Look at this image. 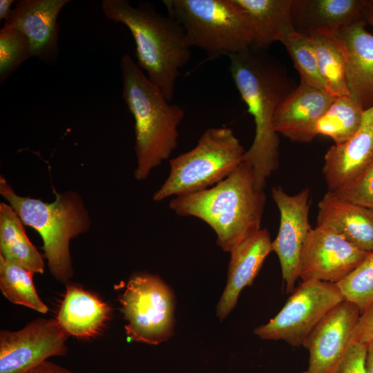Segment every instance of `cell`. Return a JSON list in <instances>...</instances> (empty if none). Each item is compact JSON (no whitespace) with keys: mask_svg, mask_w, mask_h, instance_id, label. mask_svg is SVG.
Returning <instances> with one entry per match:
<instances>
[{"mask_svg":"<svg viewBox=\"0 0 373 373\" xmlns=\"http://www.w3.org/2000/svg\"><path fill=\"white\" fill-rule=\"evenodd\" d=\"M283 44L299 73L300 82L325 91L310 38L295 32Z\"/></svg>","mask_w":373,"mask_h":373,"instance_id":"obj_27","label":"cell"},{"mask_svg":"<svg viewBox=\"0 0 373 373\" xmlns=\"http://www.w3.org/2000/svg\"><path fill=\"white\" fill-rule=\"evenodd\" d=\"M30 373H73L70 370L63 367L48 360L43 362Z\"/></svg>","mask_w":373,"mask_h":373,"instance_id":"obj_33","label":"cell"},{"mask_svg":"<svg viewBox=\"0 0 373 373\" xmlns=\"http://www.w3.org/2000/svg\"><path fill=\"white\" fill-rule=\"evenodd\" d=\"M112 309L96 294L82 287H66L57 320L70 335L88 339L99 334L110 319Z\"/></svg>","mask_w":373,"mask_h":373,"instance_id":"obj_21","label":"cell"},{"mask_svg":"<svg viewBox=\"0 0 373 373\" xmlns=\"http://www.w3.org/2000/svg\"><path fill=\"white\" fill-rule=\"evenodd\" d=\"M33 273L0 256V289L11 303L46 314L48 307L39 296L32 281Z\"/></svg>","mask_w":373,"mask_h":373,"instance_id":"obj_26","label":"cell"},{"mask_svg":"<svg viewBox=\"0 0 373 373\" xmlns=\"http://www.w3.org/2000/svg\"><path fill=\"white\" fill-rule=\"evenodd\" d=\"M119 300L130 340L158 345L173 334L175 296L159 276L149 274L133 276Z\"/></svg>","mask_w":373,"mask_h":373,"instance_id":"obj_8","label":"cell"},{"mask_svg":"<svg viewBox=\"0 0 373 373\" xmlns=\"http://www.w3.org/2000/svg\"><path fill=\"white\" fill-rule=\"evenodd\" d=\"M69 334L57 318H37L17 331L0 332V373H30L52 356L67 353Z\"/></svg>","mask_w":373,"mask_h":373,"instance_id":"obj_10","label":"cell"},{"mask_svg":"<svg viewBox=\"0 0 373 373\" xmlns=\"http://www.w3.org/2000/svg\"><path fill=\"white\" fill-rule=\"evenodd\" d=\"M366 6L373 8V0H364Z\"/></svg>","mask_w":373,"mask_h":373,"instance_id":"obj_37","label":"cell"},{"mask_svg":"<svg viewBox=\"0 0 373 373\" xmlns=\"http://www.w3.org/2000/svg\"><path fill=\"white\" fill-rule=\"evenodd\" d=\"M15 1L1 0L0 1V20H8L11 15L12 10L11 6Z\"/></svg>","mask_w":373,"mask_h":373,"instance_id":"obj_34","label":"cell"},{"mask_svg":"<svg viewBox=\"0 0 373 373\" xmlns=\"http://www.w3.org/2000/svg\"><path fill=\"white\" fill-rule=\"evenodd\" d=\"M335 98L300 82L277 108L272 120L274 130L293 142H311L317 136L318 121Z\"/></svg>","mask_w":373,"mask_h":373,"instance_id":"obj_15","label":"cell"},{"mask_svg":"<svg viewBox=\"0 0 373 373\" xmlns=\"http://www.w3.org/2000/svg\"><path fill=\"white\" fill-rule=\"evenodd\" d=\"M373 341V302L361 314L354 329L352 341L368 344Z\"/></svg>","mask_w":373,"mask_h":373,"instance_id":"obj_32","label":"cell"},{"mask_svg":"<svg viewBox=\"0 0 373 373\" xmlns=\"http://www.w3.org/2000/svg\"><path fill=\"white\" fill-rule=\"evenodd\" d=\"M101 7L108 19L128 28L135 44L137 66L172 102L180 69L191 56L181 26L147 2L133 6L127 0H103Z\"/></svg>","mask_w":373,"mask_h":373,"instance_id":"obj_3","label":"cell"},{"mask_svg":"<svg viewBox=\"0 0 373 373\" xmlns=\"http://www.w3.org/2000/svg\"><path fill=\"white\" fill-rule=\"evenodd\" d=\"M364 16L366 22H367L373 28V8L365 5Z\"/></svg>","mask_w":373,"mask_h":373,"instance_id":"obj_36","label":"cell"},{"mask_svg":"<svg viewBox=\"0 0 373 373\" xmlns=\"http://www.w3.org/2000/svg\"><path fill=\"white\" fill-rule=\"evenodd\" d=\"M334 193L343 200L373 209V159L356 178Z\"/></svg>","mask_w":373,"mask_h":373,"instance_id":"obj_30","label":"cell"},{"mask_svg":"<svg viewBox=\"0 0 373 373\" xmlns=\"http://www.w3.org/2000/svg\"><path fill=\"white\" fill-rule=\"evenodd\" d=\"M317 225L331 229L359 249L373 251V209L328 191L318 202Z\"/></svg>","mask_w":373,"mask_h":373,"instance_id":"obj_20","label":"cell"},{"mask_svg":"<svg viewBox=\"0 0 373 373\" xmlns=\"http://www.w3.org/2000/svg\"><path fill=\"white\" fill-rule=\"evenodd\" d=\"M367 344L353 342L343 359L330 373H367Z\"/></svg>","mask_w":373,"mask_h":373,"instance_id":"obj_31","label":"cell"},{"mask_svg":"<svg viewBox=\"0 0 373 373\" xmlns=\"http://www.w3.org/2000/svg\"><path fill=\"white\" fill-rule=\"evenodd\" d=\"M229 57L231 77L255 124V136L242 162L250 164L256 187L264 190L279 164V138L273 117L296 86L283 64L266 50L249 47Z\"/></svg>","mask_w":373,"mask_h":373,"instance_id":"obj_1","label":"cell"},{"mask_svg":"<svg viewBox=\"0 0 373 373\" xmlns=\"http://www.w3.org/2000/svg\"><path fill=\"white\" fill-rule=\"evenodd\" d=\"M309 38L325 91L334 97L349 95L345 81V57L337 36L316 35Z\"/></svg>","mask_w":373,"mask_h":373,"instance_id":"obj_25","label":"cell"},{"mask_svg":"<svg viewBox=\"0 0 373 373\" xmlns=\"http://www.w3.org/2000/svg\"><path fill=\"white\" fill-rule=\"evenodd\" d=\"M266 202L252 168L242 162L230 175L205 190L173 198L169 208L180 216L198 218L217 235V245L230 252L259 231Z\"/></svg>","mask_w":373,"mask_h":373,"instance_id":"obj_2","label":"cell"},{"mask_svg":"<svg viewBox=\"0 0 373 373\" xmlns=\"http://www.w3.org/2000/svg\"><path fill=\"white\" fill-rule=\"evenodd\" d=\"M364 0H292L294 30L307 37L337 35L353 23L365 19Z\"/></svg>","mask_w":373,"mask_h":373,"instance_id":"obj_18","label":"cell"},{"mask_svg":"<svg viewBox=\"0 0 373 373\" xmlns=\"http://www.w3.org/2000/svg\"><path fill=\"white\" fill-rule=\"evenodd\" d=\"M271 251L272 240L269 232L267 229H260L229 252L227 283L216 309L220 321L234 308L241 291L253 284L265 260Z\"/></svg>","mask_w":373,"mask_h":373,"instance_id":"obj_19","label":"cell"},{"mask_svg":"<svg viewBox=\"0 0 373 373\" xmlns=\"http://www.w3.org/2000/svg\"><path fill=\"white\" fill-rule=\"evenodd\" d=\"M336 285L345 300L363 312L373 302V251Z\"/></svg>","mask_w":373,"mask_h":373,"instance_id":"obj_28","label":"cell"},{"mask_svg":"<svg viewBox=\"0 0 373 373\" xmlns=\"http://www.w3.org/2000/svg\"><path fill=\"white\" fill-rule=\"evenodd\" d=\"M365 23H353L336 35L344 54L349 95L364 111L373 106V35Z\"/></svg>","mask_w":373,"mask_h":373,"instance_id":"obj_16","label":"cell"},{"mask_svg":"<svg viewBox=\"0 0 373 373\" xmlns=\"http://www.w3.org/2000/svg\"><path fill=\"white\" fill-rule=\"evenodd\" d=\"M345 300L336 284L302 281L291 293L280 311L268 323L254 329L264 340H282L300 347L322 318Z\"/></svg>","mask_w":373,"mask_h":373,"instance_id":"obj_9","label":"cell"},{"mask_svg":"<svg viewBox=\"0 0 373 373\" xmlns=\"http://www.w3.org/2000/svg\"><path fill=\"white\" fill-rule=\"evenodd\" d=\"M27 37L18 29L3 25L0 30V82L3 83L28 59L32 57Z\"/></svg>","mask_w":373,"mask_h":373,"instance_id":"obj_29","label":"cell"},{"mask_svg":"<svg viewBox=\"0 0 373 373\" xmlns=\"http://www.w3.org/2000/svg\"><path fill=\"white\" fill-rule=\"evenodd\" d=\"M0 193L26 225L41 236L45 257L52 275L60 282L73 276L70 241L90 227V220L77 192L56 193L55 200L18 195L3 176L0 177Z\"/></svg>","mask_w":373,"mask_h":373,"instance_id":"obj_5","label":"cell"},{"mask_svg":"<svg viewBox=\"0 0 373 373\" xmlns=\"http://www.w3.org/2000/svg\"><path fill=\"white\" fill-rule=\"evenodd\" d=\"M364 110L349 95L336 97L316 126L317 135L330 137L334 144L348 141L358 130Z\"/></svg>","mask_w":373,"mask_h":373,"instance_id":"obj_24","label":"cell"},{"mask_svg":"<svg viewBox=\"0 0 373 373\" xmlns=\"http://www.w3.org/2000/svg\"><path fill=\"white\" fill-rule=\"evenodd\" d=\"M168 15L182 28L189 46L210 58L251 46L253 30L236 0H164Z\"/></svg>","mask_w":373,"mask_h":373,"instance_id":"obj_6","label":"cell"},{"mask_svg":"<svg viewBox=\"0 0 373 373\" xmlns=\"http://www.w3.org/2000/svg\"><path fill=\"white\" fill-rule=\"evenodd\" d=\"M245 153L231 128H207L192 149L170 160L169 175L153 194V200L189 195L214 186L242 162Z\"/></svg>","mask_w":373,"mask_h":373,"instance_id":"obj_7","label":"cell"},{"mask_svg":"<svg viewBox=\"0 0 373 373\" xmlns=\"http://www.w3.org/2000/svg\"><path fill=\"white\" fill-rule=\"evenodd\" d=\"M360 316L359 308L347 300L333 307L303 343L308 350L309 360L307 369L302 373H330L352 343Z\"/></svg>","mask_w":373,"mask_h":373,"instance_id":"obj_13","label":"cell"},{"mask_svg":"<svg viewBox=\"0 0 373 373\" xmlns=\"http://www.w3.org/2000/svg\"><path fill=\"white\" fill-rule=\"evenodd\" d=\"M362 251L331 229L316 226L303 246L298 278L337 284L367 256Z\"/></svg>","mask_w":373,"mask_h":373,"instance_id":"obj_12","label":"cell"},{"mask_svg":"<svg viewBox=\"0 0 373 373\" xmlns=\"http://www.w3.org/2000/svg\"><path fill=\"white\" fill-rule=\"evenodd\" d=\"M119 67L122 97L135 120L134 176L144 180L177 148L184 111L165 97L128 53L121 57Z\"/></svg>","mask_w":373,"mask_h":373,"instance_id":"obj_4","label":"cell"},{"mask_svg":"<svg viewBox=\"0 0 373 373\" xmlns=\"http://www.w3.org/2000/svg\"><path fill=\"white\" fill-rule=\"evenodd\" d=\"M68 0H21L4 22L29 40L32 57L52 63L59 54L58 16Z\"/></svg>","mask_w":373,"mask_h":373,"instance_id":"obj_14","label":"cell"},{"mask_svg":"<svg viewBox=\"0 0 373 373\" xmlns=\"http://www.w3.org/2000/svg\"><path fill=\"white\" fill-rule=\"evenodd\" d=\"M23 224L9 204H0V256L33 274H42L43 257L29 240Z\"/></svg>","mask_w":373,"mask_h":373,"instance_id":"obj_23","label":"cell"},{"mask_svg":"<svg viewBox=\"0 0 373 373\" xmlns=\"http://www.w3.org/2000/svg\"><path fill=\"white\" fill-rule=\"evenodd\" d=\"M245 12L253 30L251 46L266 50L282 44L296 31L291 15L292 0H236Z\"/></svg>","mask_w":373,"mask_h":373,"instance_id":"obj_22","label":"cell"},{"mask_svg":"<svg viewBox=\"0 0 373 373\" xmlns=\"http://www.w3.org/2000/svg\"><path fill=\"white\" fill-rule=\"evenodd\" d=\"M373 159V106L365 110L361 126L346 142L333 145L324 157L328 191H336L356 178Z\"/></svg>","mask_w":373,"mask_h":373,"instance_id":"obj_17","label":"cell"},{"mask_svg":"<svg viewBox=\"0 0 373 373\" xmlns=\"http://www.w3.org/2000/svg\"><path fill=\"white\" fill-rule=\"evenodd\" d=\"M366 372L367 373H373V341L367 344Z\"/></svg>","mask_w":373,"mask_h":373,"instance_id":"obj_35","label":"cell"},{"mask_svg":"<svg viewBox=\"0 0 373 373\" xmlns=\"http://www.w3.org/2000/svg\"><path fill=\"white\" fill-rule=\"evenodd\" d=\"M309 194L307 187L295 195L287 193L281 186L271 189L280 213V226L272 241V251L278 257L287 294L295 289L301 252L312 229L309 221Z\"/></svg>","mask_w":373,"mask_h":373,"instance_id":"obj_11","label":"cell"}]
</instances>
